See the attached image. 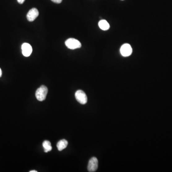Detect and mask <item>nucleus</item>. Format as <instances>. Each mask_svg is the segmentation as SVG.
<instances>
[{"instance_id":"11","label":"nucleus","mask_w":172,"mask_h":172,"mask_svg":"<svg viewBox=\"0 0 172 172\" xmlns=\"http://www.w3.org/2000/svg\"><path fill=\"white\" fill-rule=\"evenodd\" d=\"M51 1L56 3H60L62 1V0H51Z\"/></svg>"},{"instance_id":"9","label":"nucleus","mask_w":172,"mask_h":172,"mask_svg":"<svg viewBox=\"0 0 172 172\" xmlns=\"http://www.w3.org/2000/svg\"><path fill=\"white\" fill-rule=\"evenodd\" d=\"M99 26L102 30L106 31L110 28L109 24L105 20H101L99 22Z\"/></svg>"},{"instance_id":"10","label":"nucleus","mask_w":172,"mask_h":172,"mask_svg":"<svg viewBox=\"0 0 172 172\" xmlns=\"http://www.w3.org/2000/svg\"><path fill=\"white\" fill-rule=\"evenodd\" d=\"M43 146L45 152L47 153L50 151L52 149L51 143L49 141H45L43 143Z\"/></svg>"},{"instance_id":"14","label":"nucleus","mask_w":172,"mask_h":172,"mask_svg":"<svg viewBox=\"0 0 172 172\" xmlns=\"http://www.w3.org/2000/svg\"><path fill=\"white\" fill-rule=\"evenodd\" d=\"M30 172H37V171H35V170H32V171H30Z\"/></svg>"},{"instance_id":"6","label":"nucleus","mask_w":172,"mask_h":172,"mask_svg":"<svg viewBox=\"0 0 172 172\" xmlns=\"http://www.w3.org/2000/svg\"><path fill=\"white\" fill-rule=\"evenodd\" d=\"M38 15H39V12L38 10L35 8H33L29 10L26 16H27V19L29 21L33 22L38 17Z\"/></svg>"},{"instance_id":"4","label":"nucleus","mask_w":172,"mask_h":172,"mask_svg":"<svg viewBox=\"0 0 172 172\" xmlns=\"http://www.w3.org/2000/svg\"><path fill=\"white\" fill-rule=\"evenodd\" d=\"M121 55L124 57H129L131 55L132 52V48L130 45L128 44H124L121 46L120 49Z\"/></svg>"},{"instance_id":"8","label":"nucleus","mask_w":172,"mask_h":172,"mask_svg":"<svg viewBox=\"0 0 172 172\" xmlns=\"http://www.w3.org/2000/svg\"><path fill=\"white\" fill-rule=\"evenodd\" d=\"M67 144H68L67 141L66 140L63 139L58 142L57 144V146L58 147V150L59 151H61L67 147Z\"/></svg>"},{"instance_id":"12","label":"nucleus","mask_w":172,"mask_h":172,"mask_svg":"<svg viewBox=\"0 0 172 172\" xmlns=\"http://www.w3.org/2000/svg\"><path fill=\"white\" fill-rule=\"evenodd\" d=\"M24 1H25V0H17L18 3H20V4H23Z\"/></svg>"},{"instance_id":"3","label":"nucleus","mask_w":172,"mask_h":172,"mask_svg":"<svg viewBox=\"0 0 172 172\" xmlns=\"http://www.w3.org/2000/svg\"><path fill=\"white\" fill-rule=\"evenodd\" d=\"M75 97L77 101L80 104L84 105L87 102V96L82 90H78L76 91L75 93Z\"/></svg>"},{"instance_id":"7","label":"nucleus","mask_w":172,"mask_h":172,"mask_svg":"<svg viewBox=\"0 0 172 172\" xmlns=\"http://www.w3.org/2000/svg\"><path fill=\"white\" fill-rule=\"evenodd\" d=\"M23 55L24 57H28L30 56L32 52V47L28 43H24L22 45Z\"/></svg>"},{"instance_id":"13","label":"nucleus","mask_w":172,"mask_h":172,"mask_svg":"<svg viewBox=\"0 0 172 172\" xmlns=\"http://www.w3.org/2000/svg\"><path fill=\"white\" fill-rule=\"evenodd\" d=\"M2 75V72L1 69L0 68V77H1Z\"/></svg>"},{"instance_id":"5","label":"nucleus","mask_w":172,"mask_h":172,"mask_svg":"<svg viewBox=\"0 0 172 172\" xmlns=\"http://www.w3.org/2000/svg\"><path fill=\"white\" fill-rule=\"evenodd\" d=\"M98 167V160L97 158H91L89 160L88 166V172H93L96 171Z\"/></svg>"},{"instance_id":"2","label":"nucleus","mask_w":172,"mask_h":172,"mask_svg":"<svg viewBox=\"0 0 172 172\" xmlns=\"http://www.w3.org/2000/svg\"><path fill=\"white\" fill-rule=\"evenodd\" d=\"M65 45L67 48L71 49H75L81 47L80 42L75 38H69L65 42Z\"/></svg>"},{"instance_id":"15","label":"nucleus","mask_w":172,"mask_h":172,"mask_svg":"<svg viewBox=\"0 0 172 172\" xmlns=\"http://www.w3.org/2000/svg\"><path fill=\"white\" fill-rule=\"evenodd\" d=\"M122 1H123V0H122Z\"/></svg>"},{"instance_id":"1","label":"nucleus","mask_w":172,"mask_h":172,"mask_svg":"<svg viewBox=\"0 0 172 172\" xmlns=\"http://www.w3.org/2000/svg\"><path fill=\"white\" fill-rule=\"evenodd\" d=\"M48 92V89L45 86L42 85L37 89L36 92V96L37 100L42 101L45 100Z\"/></svg>"}]
</instances>
